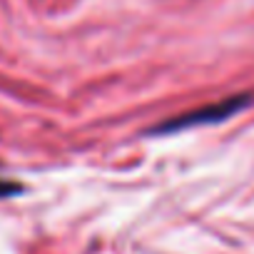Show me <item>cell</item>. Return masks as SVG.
<instances>
[{
	"mask_svg": "<svg viewBox=\"0 0 254 254\" xmlns=\"http://www.w3.org/2000/svg\"><path fill=\"white\" fill-rule=\"evenodd\" d=\"M252 102H254V95H252V92L232 95V97H224V100H219V102H212V105H204V107L182 112V115H177V117H170V120H165L162 125L152 127L150 132H152V135H170V132L190 130V127H202V125L224 122V120L234 117L237 112L247 110Z\"/></svg>",
	"mask_w": 254,
	"mask_h": 254,
	"instance_id": "1",
	"label": "cell"
},
{
	"mask_svg": "<svg viewBox=\"0 0 254 254\" xmlns=\"http://www.w3.org/2000/svg\"><path fill=\"white\" fill-rule=\"evenodd\" d=\"M18 192H23V187H20L18 182L0 177V199H3V197H13V194H18Z\"/></svg>",
	"mask_w": 254,
	"mask_h": 254,
	"instance_id": "2",
	"label": "cell"
}]
</instances>
